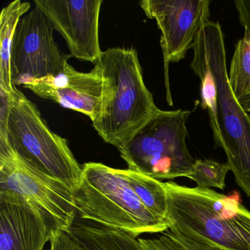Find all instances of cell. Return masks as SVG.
I'll return each instance as SVG.
<instances>
[{
    "instance_id": "ba28073f",
    "label": "cell",
    "mask_w": 250,
    "mask_h": 250,
    "mask_svg": "<svg viewBox=\"0 0 250 250\" xmlns=\"http://www.w3.org/2000/svg\"><path fill=\"white\" fill-rule=\"evenodd\" d=\"M52 23L36 6L20 20L11 46L14 85H22L61 73L71 55L62 53L54 39Z\"/></svg>"
},
{
    "instance_id": "8992f818",
    "label": "cell",
    "mask_w": 250,
    "mask_h": 250,
    "mask_svg": "<svg viewBox=\"0 0 250 250\" xmlns=\"http://www.w3.org/2000/svg\"><path fill=\"white\" fill-rule=\"evenodd\" d=\"M8 125L12 148L23 160L74 191L81 181L80 166L63 137L55 134L37 106L16 87Z\"/></svg>"
},
{
    "instance_id": "7402d4cb",
    "label": "cell",
    "mask_w": 250,
    "mask_h": 250,
    "mask_svg": "<svg viewBox=\"0 0 250 250\" xmlns=\"http://www.w3.org/2000/svg\"><path fill=\"white\" fill-rule=\"evenodd\" d=\"M234 4L240 23L250 34V0H235Z\"/></svg>"
},
{
    "instance_id": "5bb4252c",
    "label": "cell",
    "mask_w": 250,
    "mask_h": 250,
    "mask_svg": "<svg viewBox=\"0 0 250 250\" xmlns=\"http://www.w3.org/2000/svg\"><path fill=\"white\" fill-rule=\"evenodd\" d=\"M30 9L29 2L15 0L2 9L0 16V87L10 93L17 87L11 75V46L17 25Z\"/></svg>"
},
{
    "instance_id": "44dd1931",
    "label": "cell",
    "mask_w": 250,
    "mask_h": 250,
    "mask_svg": "<svg viewBox=\"0 0 250 250\" xmlns=\"http://www.w3.org/2000/svg\"><path fill=\"white\" fill-rule=\"evenodd\" d=\"M52 250H85L65 231L57 230L52 232L50 238Z\"/></svg>"
},
{
    "instance_id": "277c9868",
    "label": "cell",
    "mask_w": 250,
    "mask_h": 250,
    "mask_svg": "<svg viewBox=\"0 0 250 250\" xmlns=\"http://www.w3.org/2000/svg\"><path fill=\"white\" fill-rule=\"evenodd\" d=\"M194 45L206 58L216 84L220 147L226 153L237 184L250 197V116L240 106L229 86L221 24L208 21Z\"/></svg>"
},
{
    "instance_id": "2e32d148",
    "label": "cell",
    "mask_w": 250,
    "mask_h": 250,
    "mask_svg": "<svg viewBox=\"0 0 250 250\" xmlns=\"http://www.w3.org/2000/svg\"><path fill=\"white\" fill-rule=\"evenodd\" d=\"M121 172L142 203L153 214L166 219L167 194L164 183L131 169Z\"/></svg>"
},
{
    "instance_id": "52a82bcc",
    "label": "cell",
    "mask_w": 250,
    "mask_h": 250,
    "mask_svg": "<svg viewBox=\"0 0 250 250\" xmlns=\"http://www.w3.org/2000/svg\"><path fill=\"white\" fill-rule=\"evenodd\" d=\"M0 195L27 203L39 213L51 232H67L77 218L72 190L41 172L14 151L8 140L0 139Z\"/></svg>"
},
{
    "instance_id": "603a6c76",
    "label": "cell",
    "mask_w": 250,
    "mask_h": 250,
    "mask_svg": "<svg viewBox=\"0 0 250 250\" xmlns=\"http://www.w3.org/2000/svg\"><path fill=\"white\" fill-rule=\"evenodd\" d=\"M51 250V249H50V250Z\"/></svg>"
},
{
    "instance_id": "ffe728a7",
    "label": "cell",
    "mask_w": 250,
    "mask_h": 250,
    "mask_svg": "<svg viewBox=\"0 0 250 250\" xmlns=\"http://www.w3.org/2000/svg\"><path fill=\"white\" fill-rule=\"evenodd\" d=\"M13 104V94L0 87V138H8V125Z\"/></svg>"
},
{
    "instance_id": "ac0fdd59",
    "label": "cell",
    "mask_w": 250,
    "mask_h": 250,
    "mask_svg": "<svg viewBox=\"0 0 250 250\" xmlns=\"http://www.w3.org/2000/svg\"><path fill=\"white\" fill-rule=\"evenodd\" d=\"M174 238L187 250H225L210 244L202 237L184 228L169 227Z\"/></svg>"
},
{
    "instance_id": "9a60e30c",
    "label": "cell",
    "mask_w": 250,
    "mask_h": 250,
    "mask_svg": "<svg viewBox=\"0 0 250 250\" xmlns=\"http://www.w3.org/2000/svg\"><path fill=\"white\" fill-rule=\"evenodd\" d=\"M228 80L238 103L247 113L250 112V34L244 30V37L235 45L228 72Z\"/></svg>"
},
{
    "instance_id": "d6986e66",
    "label": "cell",
    "mask_w": 250,
    "mask_h": 250,
    "mask_svg": "<svg viewBox=\"0 0 250 250\" xmlns=\"http://www.w3.org/2000/svg\"><path fill=\"white\" fill-rule=\"evenodd\" d=\"M146 250H187L167 229L152 238H139Z\"/></svg>"
},
{
    "instance_id": "8fae6325",
    "label": "cell",
    "mask_w": 250,
    "mask_h": 250,
    "mask_svg": "<svg viewBox=\"0 0 250 250\" xmlns=\"http://www.w3.org/2000/svg\"><path fill=\"white\" fill-rule=\"evenodd\" d=\"M24 87L42 99L84 114L92 121L100 111L103 80L97 64L90 72H81L68 62L57 75L33 80Z\"/></svg>"
},
{
    "instance_id": "30bf717a",
    "label": "cell",
    "mask_w": 250,
    "mask_h": 250,
    "mask_svg": "<svg viewBox=\"0 0 250 250\" xmlns=\"http://www.w3.org/2000/svg\"><path fill=\"white\" fill-rule=\"evenodd\" d=\"M102 0H35L55 30L66 42L73 58L96 64L103 51L99 42Z\"/></svg>"
},
{
    "instance_id": "6da1fadb",
    "label": "cell",
    "mask_w": 250,
    "mask_h": 250,
    "mask_svg": "<svg viewBox=\"0 0 250 250\" xmlns=\"http://www.w3.org/2000/svg\"><path fill=\"white\" fill-rule=\"evenodd\" d=\"M97 65L103 80L102 102L93 128L105 143L119 149L159 111L146 87L137 51L109 48Z\"/></svg>"
},
{
    "instance_id": "3957f363",
    "label": "cell",
    "mask_w": 250,
    "mask_h": 250,
    "mask_svg": "<svg viewBox=\"0 0 250 250\" xmlns=\"http://www.w3.org/2000/svg\"><path fill=\"white\" fill-rule=\"evenodd\" d=\"M80 219L129 232L135 237L169 229L166 219L152 213L136 195L121 169L99 162L83 166L81 181L72 191Z\"/></svg>"
},
{
    "instance_id": "e0dca14e",
    "label": "cell",
    "mask_w": 250,
    "mask_h": 250,
    "mask_svg": "<svg viewBox=\"0 0 250 250\" xmlns=\"http://www.w3.org/2000/svg\"><path fill=\"white\" fill-rule=\"evenodd\" d=\"M231 170L229 164L220 163L212 159H197L194 172L188 178L197 184V187L208 189L217 188L223 190L228 172Z\"/></svg>"
},
{
    "instance_id": "7c38bea8",
    "label": "cell",
    "mask_w": 250,
    "mask_h": 250,
    "mask_svg": "<svg viewBox=\"0 0 250 250\" xmlns=\"http://www.w3.org/2000/svg\"><path fill=\"white\" fill-rule=\"evenodd\" d=\"M52 232L27 203L0 195V250H43Z\"/></svg>"
},
{
    "instance_id": "5b68a950",
    "label": "cell",
    "mask_w": 250,
    "mask_h": 250,
    "mask_svg": "<svg viewBox=\"0 0 250 250\" xmlns=\"http://www.w3.org/2000/svg\"><path fill=\"white\" fill-rule=\"evenodd\" d=\"M191 112L159 109L118 149L128 169L159 181L191 175L195 159L187 146V122Z\"/></svg>"
},
{
    "instance_id": "7a4b0ae2",
    "label": "cell",
    "mask_w": 250,
    "mask_h": 250,
    "mask_svg": "<svg viewBox=\"0 0 250 250\" xmlns=\"http://www.w3.org/2000/svg\"><path fill=\"white\" fill-rule=\"evenodd\" d=\"M169 227L184 228L225 250H250V211L239 193L226 195L210 188L164 183Z\"/></svg>"
},
{
    "instance_id": "9c48e42d",
    "label": "cell",
    "mask_w": 250,
    "mask_h": 250,
    "mask_svg": "<svg viewBox=\"0 0 250 250\" xmlns=\"http://www.w3.org/2000/svg\"><path fill=\"white\" fill-rule=\"evenodd\" d=\"M210 0H144L140 5L147 18L156 20L160 30L167 99L172 105L169 65L185 58L202 27L210 21Z\"/></svg>"
},
{
    "instance_id": "4fadbf2b",
    "label": "cell",
    "mask_w": 250,
    "mask_h": 250,
    "mask_svg": "<svg viewBox=\"0 0 250 250\" xmlns=\"http://www.w3.org/2000/svg\"><path fill=\"white\" fill-rule=\"evenodd\" d=\"M66 232L85 250H146L129 232L90 221L76 219Z\"/></svg>"
}]
</instances>
